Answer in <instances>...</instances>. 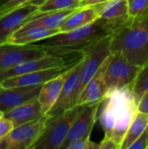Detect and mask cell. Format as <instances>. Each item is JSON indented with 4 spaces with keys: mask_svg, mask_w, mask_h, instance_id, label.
Listing matches in <instances>:
<instances>
[{
    "mask_svg": "<svg viewBox=\"0 0 148 149\" xmlns=\"http://www.w3.org/2000/svg\"><path fill=\"white\" fill-rule=\"evenodd\" d=\"M129 17L130 16L118 18L98 17L82 27L59 32L36 44L48 52H85L94 43L115 34Z\"/></svg>",
    "mask_w": 148,
    "mask_h": 149,
    "instance_id": "1",
    "label": "cell"
},
{
    "mask_svg": "<svg viewBox=\"0 0 148 149\" xmlns=\"http://www.w3.org/2000/svg\"><path fill=\"white\" fill-rule=\"evenodd\" d=\"M99 108L97 120L104 130V138L112 140L120 149L126 131L138 113L131 85L108 91Z\"/></svg>",
    "mask_w": 148,
    "mask_h": 149,
    "instance_id": "2",
    "label": "cell"
},
{
    "mask_svg": "<svg viewBox=\"0 0 148 149\" xmlns=\"http://www.w3.org/2000/svg\"><path fill=\"white\" fill-rule=\"evenodd\" d=\"M112 53H120L133 65L148 60V8L127 22L111 38Z\"/></svg>",
    "mask_w": 148,
    "mask_h": 149,
    "instance_id": "3",
    "label": "cell"
},
{
    "mask_svg": "<svg viewBox=\"0 0 148 149\" xmlns=\"http://www.w3.org/2000/svg\"><path fill=\"white\" fill-rule=\"evenodd\" d=\"M84 58V52H48L39 58L24 62L10 69L0 72V81L18 75L58 67L62 65L77 64Z\"/></svg>",
    "mask_w": 148,
    "mask_h": 149,
    "instance_id": "4",
    "label": "cell"
},
{
    "mask_svg": "<svg viewBox=\"0 0 148 149\" xmlns=\"http://www.w3.org/2000/svg\"><path fill=\"white\" fill-rule=\"evenodd\" d=\"M80 107L78 105L54 118L47 119L44 130L32 149H60Z\"/></svg>",
    "mask_w": 148,
    "mask_h": 149,
    "instance_id": "5",
    "label": "cell"
},
{
    "mask_svg": "<svg viewBox=\"0 0 148 149\" xmlns=\"http://www.w3.org/2000/svg\"><path fill=\"white\" fill-rule=\"evenodd\" d=\"M47 117L41 118L15 127L10 133L0 140V149H32L42 135Z\"/></svg>",
    "mask_w": 148,
    "mask_h": 149,
    "instance_id": "6",
    "label": "cell"
},
{
    "mask_svg": "<svg viewBox=\"0 0 148 149\" xmlns=\"http://www.w3.org/2000/svg\"><path fill=\"white\" fill-rule=\"evenodd\" d=\"M141 66L129 62L120 53H112L105 72V82L107 92L130 86Z\"/></svg>",
    "mask_w": 148,
    "mask_h": 149,
    "instance_id": "7",
    "label": "cell"
},
{
    "mask_svg": "<svg viewBox=\"0 0 148 149\" xmlns=\"http://www.w3.org/2000/svg\"><path fill=\"white\" fill-rule=\"evenodd\" d=\"M47 52L36 43L28 45L15 44L8 41L0 43V72L42 57Z\"/></svg>",
    "mask_w": 148,
    "mask_h": 149,
    "instance_id": "8",
    "label": "cell"
},
{
    "mask_svg": "<svg viewBox=\"0 0 148 149\" xmlns=\"http://www.w3.org/2000/svg\"><path fill=\"white\" fill-rule=\"evenodd\" d=\"M82 62L83 59L70 70L58 100L51 108V110L45 114L47 119L54 118L65 111L79 105V99L80 95L79 76Z\"/></svg>",
    "mask_w": 148,
    "mask_h": 149,
    "instance_id": "9",
    "label": "cell"
},
{
    "mask_svg": "<svg viewBox=\"0 0 148 149\" xmlns=\"http://www.w3.org/2000/svg\"><path fill=\"white\" fill-rule=\"evenodd\" d=\"M111 38L112 36L105 38L94 43L85 51L79 76L80 93L104 61L112 54L110 49Z\"/></svg>",
    "mask_w": 148,
    "mask_h": 149,
    "instance_id": "10",
    "label": "cell"
},
{
    "mask_svg": "<svg viewBox=\"0 0 148 149\" xmlns=\"http://www.w3.org/2000/svg\"><path fill=\"white\" fill-rule=\"evenodd\" d=\"M99 106L100 103L81 105L79 113L73 120L60 149H65L71 142L76 140L91 137L92 131L97 121Z\"/></svg>",
    "mask_w": 148,
    "mask_h": 149,
    "instance_id": "11",
    "label": "cell"
},
{
    "mask_svg": "<svg viewBox=\"0 0 148 149\" xmlns=\"http://www.w3.org/2000/svg\"><path fill=\"white\" fill-rule=\"evenodd\" d=\"M38 12V7L24 4L0 17V43L9 40L10 36Z\"/></svg>",
    "mask_w": 148,
    "mask_h": 149,
    "instance_id": "12",
    "label": "cell"
},
{
    "mask_svg": "<svg viewBox=\"0 0 148 149\" xmlns=\"http://www.w3.org/2000/svg\"><path fill=\"white\" fill-rule=\"evenodd\" d=\"M42 85L18 86L12 87H3L0 86V110L4 113L37 99Z\"/></svg>",
    "mask_w": 148,
    "mask_h": 149,
    "instance_id": "13",
    "label": "cell"
},
{
    "mask_svg": "<svg viewBox=\"0 0 148 149\" xmlns=\"http://www.w3.org/2000/svg\"><path fill=\"white\" fill-rule=\"evenodd\" d=\"M77 64H71V65H62V66H58V67L48 68V69L39 70V71L18 75V76L9 78V79L0 81V85L3 87L42 85V84L45 83L46 81L68 72L73 66H75Z\"/></svg>",
    "mask_w": 148,
    "mask_h": 149,
    "instance_id": "14",
    "label": "cell"
},
{
    "mask_svg": "<svg viewBox=\"0 0 148 149\" xmlns=\"http://www.w3.org/2000/svg\"><path fill=\"white\" fill-rule=\"evenodd\" d=\"M112 55V54H111ZM111 55L104 61L96 73L88 81L83 91L81 92L79 99V105H88L101 103L105 98L107 89L105 82V72L107 65L110 61Z\"/></svg>",
    "mask_w": 148,
    "mask_h": 149,
    "instance_id": "15",
    "label": "cell"
},
{
    "mask_svg": "<svg viewBox=\"0 0 148 149\" xmlns=\"http://www.w3.org/2000/svg\"><path fill=\"white\" fill-rule=\"evenodd\" d=\"M77 9L78 8L61 10H53L48 12H40L38 10V12L36 13L32 18H31L18 30H28L31 28H44V29L59 28L62 25V24L65 22V20Z\"/></svg>",
    "mask_w": 148,
    "mask_h": 149,
    "instance_id": "16",
    "label": "cell"
},
{
    "mask_svg": "<svg viewBox=\"0 0 148 149\" xmlns=\"http://www.w3.org/2000/svg\"><path fill=\"white\" fill-rule=\"evenodd\" d=\"M70 70L56 78H53L42 85L38 100L40 103L42 112L45 115L58 100L63 88L65 79Z\"/></svg>",
    "mask_w": 148,
    "mask_h": 149,
    "instance_id": "17",
    "label": "cell"
},
{
    "mask_svg": "<svg viewBox=\"0 0 148 149\" xmlns=\"http://www.w3.org/2000/svg\"><path fill=\"white\" fill-rule=\"evenodd\" d=\"M42 116L44 113L38 98L3 113V117L11 120L14 127L38 120Z\"/></svg>",
    "mask_w": 148,
    "mask_h": 149,
    "instance_id": "18",
    "label": "cell"
},
{
    "mask_svg": "<svg viewBox=\"0 0 148 149\" xmlns=\"http://www.w3.org/2000/svg\"><path fill=\"white\" fill-rule=\"evenodd\" d=\"M98 17V13L92 5L79 7L65 20L59 30L61 32L70 31L90 24Z\"/></svg>",
    "mask_w": 148,
    "mask_h": 149,
    "instance_id": "19",
    "label": "cell"
},
{
    "mask_svg": "<svg viewBox=\"0 0 148 149\" xmlns=\"http://www.w3.org/2000/svg\"><path fill=\"white\" fill-rule=\"evenodd\" d=\"M61 32L59 28L55 29H44V28H31L28 30H17L15 31L8 42L20 44V45H28L34 44L49 37H51L55 34Z\"/></svg>",
    "mask_w": 148,
    "mask_h": 149,
    "instance_id": "20",
    "label": "cell"
},
{
    "mask_svg": "<svg viewBox=\"0 0 148 149\" xmlns=\"http://www.w3.org/2000/svg\"><path fill=\"white\" fill-rule=\"evenodd\" d=\"M92 6L95 8L99 17L118 18L129 16L127 0H108Z\"/></svg>",
    "mask_w": 148,
    "mask_h": 149,
    "instance_id": "21",
    "label": "cell"
},
{
    "mask_svg": "<svg viewBox=\"0 0 148 149\" xmlns=\"http://www.w3.org/2000/svg\"><path fill=\"white\" fill-rule=\"evenodd\" d=\"M148 125V114L138 112L132 120L120 149H129L130 146L141 135Z\"/></svg>",
    "mask_w": 148,
    "mask_h": 149,
    "instance_id": "22",
    "label": "cell"
},
{
    "mask_svg": "<svg viewBox=\"0 0 148 149\" xmlns=\"http://www.w3.org/2000/svg\"><path fill=\"white\" fill-rule=\"evenodd\" d=\"M131 87L134 101L138 105L141 98L148 93V60L140 67Z\"/></svg>",
    "mask_w": 148,
    "mask_h": 149,
    "instance_id": "23",
    "label": "cell"
},
{
    "mask_svg": "<svg viewBox=\"0 0 148 149\" xmlns=\"http://www.w3.org/2000/svg\"><path fill=\"white\" fill-rule=\"evenodd\" d=\"M79 0H47L38 7L40 12H48L53 10H61L67 9H75L80 7Z\"/></svg>",
    "mask_w": 148,
    "mask_h": 149,
    "instance_id": "24",
    "label": "cell"
},
{
    "mask_svg": "<svg viewBox=\"0 0 148 149\" xmlns=\"http://www.w3.org/2000/svg\"><path fill=\"white\" fill-rule=\"evenodd\" d=\"M29 0H0V17L8 12L24 5Z\"/></svg>",
    "mask_w": 148,
    "mask_h": 149,
    "instance_id": "25",
    "label": "cell"
},
{
    "mask_svg": "<svg viewBox=\"0 0 148 149\" xmlns=\"http://www.w3.org/2000/svg\"><path fill=\"white\" fill-rule=\"evenodd\" d=\"M65 149H99V144L92 141L90 137H86L71 142Z\"/></svg>",
    "mask_w": 148,
    "mask_h": 149,
    "instance_id": "26",
    "label": "cell"
},
{
    "mask_svg": "<svg viewBox=\"0 0 148 149\" xmlns=\"http://www.w3.org/2000/svg\"><path fill=\"white\" fill-rule=\"evenodd\" d=\"M148 8V0H130L128 1V15L136 17Z\"/></svg>",
    "mask_w": 148,
    "mask_h": 149,
    "instance_id": "27",
    "label": "cell"
},
{
    "mask_svg": "<svg viewBox=\"0 0 148 149\" xmlns=\"http://www.w3.org/2000/svg\"><path fill=\"white\" fill-rule=\"evenodd\" d=\"M129 149H148V125L141 135L130 146Z\"/></svg>",
    "mask_w": 148,
    "mask_h": 149,
    "instance_id": "28",
    "label": "cell"
},
{
    "mask_svg": "<svg viewBox=\"0 0 148 149\" xmlns=\"http://www.w3.org/2000/svg\"><path fill=\"white\" fill-rule=\"evenodd\" d=\"M14 127V124L11 120L3 117L0 120V140L8 135Z\"/></svg>",
    "mask_w": 148,
    "mask_h": 149,
    "instance_id": "29",
    "label": "cell"
},
{
    "mask_svg": "<svg viewBox=\"0 0 148 149\" xmlns=\"http://www.w3.org/2000/svg\"><path fill=\"white\" fill-rule=\"evenodd\" d=\"M137 110L138 112L144 113L148 114V93H147L140 100V102L137 105Z\"/></svg>",
    "mask_w": 148,
    "mask_h": 149,
    "instance_id": "30",
    "label": "cell"
},
{
    "mask_svg": "<svg viewBox=\"0 0 148 149\" xmlns=\"http://www.w3.org/2000/svg\"><path fill=\"white\" fill-rule=\"evenodd\" d=\"M99 144V149H118L116 144L110 139L104 138Z\"/></svg>",
    "mask_w": 148,
    "mask_h": 149,
    "instance_id": "31",
    "label": "cell"
},
{
    "mask_svg": "<svg viewBox=\"0 0 148 149\" xmlns=\"http://www.w3.org/2000/svg\"><path fill=\"white\" fill-rule=\"evenodd\" d=\"M108 0H83L80 3V7L83 6H89V5H94L97 3H100L103 2H106Z\"/></svg>",
    "mask_w": 148,
    "mask_h": 149,
    "instance_id": "32",
    "label": "cell"
},
{
    "mask_svg": "<svg viewBox=\"0 0 148 149\" xmlns=\"http://www.w3.org/2000/svg\"><path fill=\"white\" fill-rule=\"evenodd\" d=\"M47 0H29L27 3H31V4H33V5H36V6L39 7L40 5H42Z\"/></svg>",
    "mask_w": 148,
    "mask_h": 149,
    "instance_id": "33",
    "label": "cell"
},
{
    "mask_svg": "<svg viewBox=\"0 0 148 149\" xmlns=\"http://www.w3.org/2000/svg\"><path fill=\"white\" fill-rule=\"evenodd\" d=\"M3 117V112L0 110V120H1V119H2Z\"/></svg>",
    "mask_w": 148,
    "mask_h": 149,
    "instance_id": "34",
    "label": "cell"
},
{
    "mask_svg": "<svg viewBox=\"0 0 148 149\" xmlns=\"http://www.w3.org/2000/svg\"><path fill=\"white\" fill-rule=\"evenodd\" d=\"M79 1H80V2H82V1H83V0H79Z\"/></svg>",
    "mask_w": 148,
    "mask_h": 149,
    "instance_id": "35",
    "label": "cell"
},
{
    "mask_svg": "<svg viewBox=\"0 0 148 149\" xmlns=\"http://www.w3.org/2000/svg\"><path fill=\"white\" fill-rule=\"evenodd\" d=\"M0 86H1V85H0Z\"/></svg>",
    "mask_w": 148,
    "mask_h": 149,
    "instance_id": "36",
    "label": "cell"
}]
</instances>
